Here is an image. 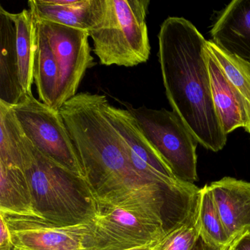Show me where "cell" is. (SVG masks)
I'll return each mask as SVG.
<instances>
[{
  "instance_id": "obj_13",
  "label": "cell",
  "mask_w": 250,
  "mask_h": 250,
  "mask_svg": "<svg viewBox=\"0 0 250 250\" xmlns=\"http://www.w3.org/2000/svg\"><path fill=\"white\" fill-rule=\"evenodd\" d=\"M0 215L14 219L46 221L35 207L31 187L25 172L2 163H0Z\"/></svg>"
},
{
  "instance_id": "obj_17",
  "label": "cell",
  "mask_w": 250,
  "mask_h": 250,
  "mask_svg": "<svg viewBox=\"0 0 250 250\" xmlns=\"http://www.w3.org/2000/svg\"><path fill=\"white\" fill-rule=\"evenodd\" d=\"M29 8L37 21H47L89 32L95 20L96 0H75L66 6L52 5L46 0H30Z\"/></svg>"
},
{
  "instance_id": "obj_18",
  "label": "cell",
  "mask_w": 250,
  "mask_h": 250,
  "mask_svg": "<svg viewBox=\"0 0 250 250\" xmlns=\"http://www.w3.org/2000/svg\"><path fill=\"white\" fill-rule=\"evenodd\" d=\"M16 27V49L18 57L20 83L26 96H32L33 62L37 22L30 9L11 14Z\"/></svg>"
},
{
  "instance_id": "obj_22",
  "label": "cell",
  "mask_w": 250,
  "mask_h": 250,
  "mask_svg": "<svg viewBox=\"0 0 250 250\" xmlns=\"http://www.w3.org/2000/svg\"><path fill=\"white\" fill-rule=\"evenodd\" d=\"M0 250H14L12 235L2 216H0Z\"/></svg>"
},
{
  "instance_id": "obj_1",
  "label": "cell",
  "mask_w": 250,
  "mask_h": 250,
  "mask_svg": "<svg viewBox=\"0 0 250 250\" xmlns=\"http://www.w3.org/2000/svg\"><path fill=\"white\" fill-rule=\"evenodd\" d=\"M159 61L166 96L197 143L218 152L226 145L213 104L207 40L188 20L168 17L160 27Z\"/></svg>"
},
{
  "instance_id": "obj_9",
  "label": "cell",
  "mask_w": 250,
  "mask_h": 250,
  "mask_svg": "<svg viewBox=\"0 0 250 250\" xmlns=\"http://www.w3.org/2000/svg\"><path fill=\"white\" fill-rule=\"evenodd\" d=\"M2 217L11 231L15 250H87L90 221L62 226L46 221Z\"/></svg>"
},
{
  "instance_id": "obj_24",
  "label": "cell",
  "mask_w": 250,
  "mask_h": 250,
  "mask_svg": "<svg viewBox=\"0 0 250 250\" xmlns=\"http://www.w3.org/2000/svg\"><path fill=\"white\" fill-rule=\"evenodd\" d=\"M193 250H222L210 245L200 235Z\"/></svg>"
},
{
  "instance_id": "obj_25",
  "label": "cell",
  "mask_w": 250,
  "mask_h": 250,
  "mask_svg": "<svg viewBox=\"0 0 250 250\" xmlns=\"http://www.w3.org/2000/svg\"><path fill=\"white\" fill-rule=\"evenodd\" d=\"M166 239L160 241V242L153 243V244H148V245L142 246V247H135V248L125 250H159Z\"/></svg>"
},
{
  "instance_id": "obj_19",
  "label": "cell",
  "mask_w": 250,
  "mask_h": 250,
  "mask_svg": "<svg viewBox=\"0 0 250 250\" xmlns=\"http://www.w3.org/2000/svg\"><path fill=\"white\" fill-rule=\"evenodd\" d=\"M207 49L245 104L250 135V64L222 50L212 40L207 41Z\"/></svg>"
},
{
  "instance_id": "obj_3",
  "label": "cell",
  "mask_w": 250,
  "mask_h": 250,
  "mask_svg": "<svg viewBox=\"0 0 250 250\" xmlns=\"http://www.w3.org/2000/svg\"><path fill=\"white\" fill-rule=\"evenodd\" d=\"M149 0H99L96 24L88 32L102 65L137 66L150 55Z\"/></svg>"
},
{
  "instance_id": "obj_23",
  "label": "cell",
  "mask_w": 250,
  "mask_h": 250,
  "mask_svg": "<svg viewBox=\"0 0 250 250\" xmlns=\"http://www.w3.org/2000/svg\"><path fill=\"white\" fill-rule=\"evenodd\" d=\"M233 250H250V232L235 240L230 246Z\"/></svg>"
},
{
  "instance_id": "obj_11",
  "label": "cell",
  "mask_w": 250,
  "mask_h": 250,
  "mask_svg": "<svg viewBox=\"0 0 250 250\" xmlns=\"http://www.w3.org/2000/svg\"><path fill=\"white\" fill-rule=\"evenodd\" d=\"M216 46L250 64V0H233L210 29Z\"/></svg>"
},
{
  "instance_id": "obj_14",
  "label": "cell",
  "mask_w": 250,
  "mask_h": 250,
  "mask_svg": "<svg viewBox=\"0 0 250 250\" xmlns=\"http://www.w3.org/2000/svg\"><path fill=\"white\" fill-rule=\"evenodd\" d=\"M213 104L224 132L228 135L238 128L249 130V120L245 104L227 80L207 49Z\"/></svg>"
},
{
  "instance_id": "obj_4",
  "label": "cell",
  "mask_w": 250,
  "mask_h": 250,
  "mask_svg": "<svg viewBox=\"0 0 250 250\" xmlns=\"http://www.w3.org/2000/svg\"><path fill=\"white\" fill-rule=\"evenodd\" d=\"M24 172L30 181L35 207L44 220L62 226L91 220L93 200L78 175L36 148L33 162Z\"/></svg>"
},
{
  "instance_id": "obj_20",
  "label": "cell",
  "mask_w": 250,
  "mask_h": 250,
  "mask_svg": "<svg viewBox=\"0 0 250 250\" xmlns=\"http://www.w3.org/2000/svg\"><path fill=\"white\" fill-rule=\"evenodd\" d=\"M197 224L200 235L210 245L222 250L230 247L209 185L205 186L200 191Z\"/></svg>"
},
{
  "instance_id": "obj_15",
  "label": "cell",
  "mask_w": 250,
  "mask_h": 250,
  "mask_svg": "<svg viewBox=\"0 0 250 250\" xmlns=\"http://www.w3.org/2000/svg\"><path fill=\"white\" fill-rule=\"evenodd\" d=\"M35 150L12 106L0 102V163L24 171L33 162Z\"/></svg>"
},
{
  "instance_id": "obj_16",
  "label": "cell",
  "mask_w": 250,
  "mask_h": 250,
  "mask_svg": "<svg viewBox=\"0 0 250 250\" xmlns=\"http://www.w3.org/2000/svg\"><path fill=\"white\" fill-rule=\"evenodd\" d=\"M33 79L37 87L39 101L54 109L61 80L59 65L46 33L38 22Z\"/></svg>"
},
{
  "instance_id": "obj_5",
  "label": "cell",
  "mask_w": 250,
  "mask_h": 250,
  "mask_svg": "<svg viewBox=\"0 0 250 250\" xmlns=\"http://www.w3.org/2000/svg\"><path fill=\"white\" fill-rule=\"evenodd\" d=\"M138 123L145 136L169 167L174 176L194 184L197 172V141L175 112L165 109L134 107L123 102Z\"/></svg>"
},
{
  "instance_id": "obj_21",
  "label": "cell",
  "mask_w": 250,
  "mask_h": 250,
  "mask_svg": "<svg viewBox=\"0 0 250 250\" xmlns=\"http://www.w3.org/2000/svg\"><path fill=\"white\" fill-rule=\"evenodd\" d=\"M200 236L197 222L182 227L167 238L159 250H193Z\"/></svg>"
},
{
  "instance_id": "obj_8",
  "label": "cell",
  "mask_w": 250,
  "mask_h": 250,
  "mask_svg": "<svg viewBox=\"0 0 250 250\" xmlns=\"http://www.w3.org/2000/svg\"><path fill=\"white\" fill-rule=\"evenodd\" d=\"M104 109L109 122L126 143L128 160L140 176L149 182L159 184H172L179 181L127 109L112 106L107 99Z\"/></svg>"
},
{
  "instance_id": "obj_27",
  "label": "cell",
  "mask_w": 250,
  "mask_h": 250,
  "mask_svg": "<svg viewBox=\"0 0 250 250\" xmlns=\"http://www.w3.org/2000/svg\"></svg>"
},
{
  "instance_id": "obj_7",
  "label": "cell",
  "mask_w": 250,
  "mask_h": 250,
  "mask_svg": "<svg viewBox=\"0 0 250 250\" xmlns=\"http://www.w3.org/2000/svg\"><path fill=\"white\" fill-rule=\"evenodd\" d=\"M37 22L46 33L59 65V91L54 106V109L59 111L77 94L87 70L96 65L89 43L90 35L86 30L55 23Z\"/></svg>"
},
{
  "instance_id": "obj_12",
  "label": "cell",
  "mask_w": 250,
  "mask_h": 250,
  "mask_svg": "<svg viewBox=\"0 0 250 250\" xmlns=\"http://www.w3.org/2000/svg\"><path fill=\"white\" fill-rule=\"evenodd\" d=\"M20 83L16 27L11 13L0 7V102L11 106L25 99Z\"/></svg>"
},
{
  "instance_id": "obj_26",
  "label": "cell",
  "mask_w": 250,
  "mask_h": 250,
  "mask_svg": "<svg viewBox=\"0 0 250 250\" xmlns=\"http://www.w3.org/2000/svg\"><path fill=\"white\" fill-rule=\"evenodd\" d=\"M226 250H233V249H232V247H228V248Z\"/></svg>"
},
{
  "instance_id": "obj_6",
  "label": "cell",
  "mask_w": 250,
  "mask_h": 250,
  "mask_svg": "<svg viewBox=\"0 0 250 250\" xmlns=\"http://www.w3.org/2000/svg\"><path fill=\"white\" fill-rule=\"evenodd\" d=\"M12 107L26 137L34 147L81 178L77 153L60 111L37 100L33 95Z\"/></svg>"
},
{
  "instance_id": "obj_10",
  "label": "cell",
  "mask_w": 250,
  "mask_h": 250,
  "mask_svg": "<svg viewBox=\"0 0 250 250\" xmlns=\"http://www.w3.org/2000/svg\"><path fill=\"white\" fill-rule=\"evenodd\" d=\"M209 186L232 244L250 232V182L225 177Z\"/></svg>"
},
{
  "instance_id": "obj_2",
  "label": "cell",
  "mask_w": 250,
  "mask_h": 250,
  "mask_svg": "<svg viewBox=\"0 0 250 250\" xmlns=\"http://www.w3.org/2000/svg\"><path fill=\"white\" fill-rule=\"evenodd\" d=\"M106 99L98 93H77L59 110L77 153L82 180L91 196L151 183L131 167L126 143L105 115Z\"/></svg>"
}]
</instances>
